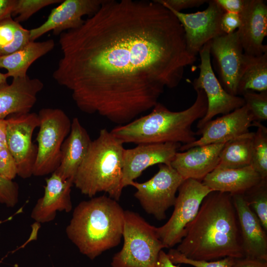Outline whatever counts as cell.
<instances>
[{
  "label": "cell",
  "instance_id": "obj_1",
  "mask_svg": "<svg viewBox=\"0 0 267 267\" xmlns=\"http://www.w3.org/2000/svg\"><path fill=\"white\" fill-rule=\"evenodd\" d=\"M59 43L53 79L81 111L118 126L152 109L196 60L179 20L157 0H103Z\"/></svg>",
  "mask_w": 267,
  "mask_h": 267
},
{
  "label": "cell",
  "instance_id": "obj_2",
  "mask_svg": "<svg viewBox=\"0 0 267 267\" xmlns=\"http://www.w3.org/2000/svg\"><path fill=\"white\" fill-rule=\"evenodd\" d=\"M176 250L187 258L215 261L244 257L232 195L210 192L203 200Z\"/></svg>",
  "mask_w": 267,
  "mask_h": 267
},
{
  "label": "cell",
  "instance_id": "obj_3",
  "mask_svg": "<svg viewBox=\"0 0 267 267\" xmlns=\"http://www.w3.org/2000/svg\"><path fill=\"white\" fill-rule=\"evenodd\" d=\"M124 219L117 201L104 195L92 197L75 208L66 233L81 253L93 260L120 244Z\"/></svg>",
  "mask_w": 267,
  "mask_h": 267
},
{
  "label": "cell",
  "instance_id": "obj_4",
  "mask_svg": "<svg viewBox=\"0 0 267 267\" xmlns=\"http://www.w3.org/2000/svg\"><path fill=\"white\" fill-rule=\"evenodd\" d=\"M195 90L196 99L186 109L172 111L158 102L148 114L127 124L117 126L110 132L123 144L191 143L197 139L192 126L205 115L208 108L203 90Z\"/></svg>",
  "mask_w": 267,
  "mask_h": 267
},
{
  "label": "cell",
  "instance_id": "obj_5",
  "mask_svg": "<svg viewBox=\"0 0 267 267\" xmlns=\"http://www.w3.org/2000/svg\"><path fill=\"white\" fill-rule=\"evenodd\" d=\"M123 143L106 129L92 140L79 168L73 185L81 193L93 197L104 192L118 201L121 196Z\"/></svg>",
  "mask_w": 267,
  "mask_h": 267
},
{
  "label": "cell",
  "instance_id": "obj_6",
  "mask_svg": "<svg viewBox=\"0 0 267 267\" xmlns=\"http://www.w3.org/2000/svg\"><path fill=\"white\" fill-rule=\"evenodd\" d=\"M123 237V247L113 257L111 267H155L160 252L166 248L156 227L131 211H125Z\"/></svg>",
  "mask_w": 267,
  "mask_h": 267
},
{
  "label": "cell",
  "instance_id": "obj_7",
  "mask_svg": "<svg viewBox=\"0 0 267 267\" xmlns=\"http://www.w3.org/2000/svg\"><path fill=\"white\" fill-rule=\"evenodd\" d=\"M38 114V150L33 175L41 177L52 174L59 167L61 146L70 133L72 121L59 108H42Z\"/></svg>",
  "mask_w": 267,
  "mask_h": 267
},
{
  "label": "cell",
  "instance_id": "obj_8",
  "mask_svg": "<svg viewBox=\"0 0 267 267\" xmlns=\"http://www.w3.org/2000/svg\"><path fill=\"white\" fill-rule=\"evenodd\" d=\"M178 191L171 217L163 225L156 227L159 238L168 248L181 241L187 226L195 218L203 200L212 192L202 181L193 179L184 180Z\"/></svg>",
  "mask_w": 267,
  "mask_h": 267
},
{
  "label": "cell",
  "instance_id": "obj_9",
  "mask_svg": "<svg viewBox=\"0 0 267 267\" xmlns=\"http://www.w3.org/2000/svg\"><path fill=\"white\" fill-rule=\"evenodd\" d=\"M184 179L171 166L159 165V171L143 182L132 181L134 197L144 210L158 220L166 217V211L174 205L176 192Z\"/></svg>",
  "mask_w": 267,
  "mask_h": 267
},
{
  "label": "cell",
  "instance_id": "obj_10",
  "mask_svg": "<svg viewBox=\"0 0 267 267\" xmlns=\"http://www.w3.org/2000/svg\"><path fill=\"white\" fill-rule=\"evenodd\" d=\"M7 144L14 160L17 175L28 178L33 175L37 145L32 142L35 130L40 125L38 114L27 113L11 115L5 119Z\"/></svg>",
  "mask_w": 267,
  "mask_h": 267
},
{
  "label": "cell",
  "instance_id": "obj_11",
  "mask_svg": "<svg viewBox=\"0 0 267 267\" xmlns=\"http://www.w3.org/2000/svg\"><path fill=\"white\" fill-rule=\"evenodd\" d=\"M210 43L211 41L207 43L199 52L200 73L192 83L194 90H203L208 101L207 112L197 123L198 130L216 115L228 114L245 104L243 97L228 93L216 77L211 62Z\"/></svg>",
  "mask_w": 267,
  "mask_h": 267
},
{
  "label": "cell",
  "instance_id": "obj_12",
  "mask_svg": "<svg viewBox=\"0 0 267 267\" xmlns=\"http://www.w3.org/2000/svg\"><path fill=\"white\" fill-rule=\"evenodd\" d=\"M207 2L208 5L206 9L194 13H186L168 8L183 27L188 51L196 56L207 43L225 34L221 25L224 11L215 0H208Z\"/></svg>",
  "mask_w": 267,
  "mask_h": 267
},
{
  "label": "cell",
  "instance_id": "obj_13",
  "mask_svg": "<svg viewBox=\"0 0 267 267\" xmlns=\"http://www.w3.org/2000/svg\"><path fill=\"white\" fill-rule=\"evenodd\" d=\"M210 51L221 85L228 93L237 95L244 56L237 31L211 40Z\"/></svg>",
  "mask_w": 267,
  "mask_h": 267
},
{
  "label": "cell",
  "instance_id": "obj_14",
  "mask_svg": "<svg viewBox=\"0 0 267 267\" xmlns=\"http://www.w3.org/2000/svg\"><path fill=\"white\" fill-rule=\"evenodd\" d=\"M181 144L168 142L138 144L124 149L123 155L122 186L130 185L149 167L156 164L171 166Z\"/></svg>",
  "mask_w": 267,
  "mask_h": 267
},
{
  "label": "cell",
  "instance_id": "obj_15",
  "mask_svg": "<svg viewBox=\"0 0 267 267\" xmlns=\"http://www.w3.org/2000/svg\"><path fill=\"white\" fill-rule=\"evenodd\" d=\"M254 121L253 115L245 104L207 123L196 133V135H201V137L191 143L181 145L179 150L184 151L195 146L226 142L249 133Z\"/></svg>",
  "mask_w": 267,
  "mask_h": 267
},
{
  "label": "cell",
  "instance_id": "obj_16",
  "mask_svg": "<svg viewBox=\"0 0 267 267\" xmlns=\"http://www.w3.org/2000/svg\"><path fill=\"white\" fill-rule=\"evenodd\" d=\"M103 0H65L51 11L46 20L40 26L30 30V41L52 31L60 35L65 31L75 29L84 22L83 17L94 14Z\"/></svg>",
  "mask_w": 267,
  "mask_h": 267
},
{
  "label": "cell",
  "instance_id": "obj_17",
  "mask_svg": "<svg viewBox=\"0 0 267 267\" xmlns=\"http://www.w3.org/2000/svg\"><path fill=\"white\" fill-rule=\"evenodd\" d=\"M240 24L237 30L244 53L260 56L267 52L263 44L267 35V5L263 0H246L239 13Z\"/></svg>",
  "mask_w": 267,
  "mask_h": 267
},
{
  "label": "cell",
  "instance_id": "obj_18",
  "mask_svg": "<svg viewBox=\"0 0 267 267\" xmlns=\"http://www.w3.org/2000/svg\"><path fill=\"white\" fill-rule=\"evenodd\" d=\"M244 257L267 261V236L259 219L243 194L232 195Z\"/></svg>",
  "mask_w": 267,
  "mask_h": 267
},
{
  "label": "cell",
  "instance_id": "obj_19",
  "mask_svg": "<svg viewBox=\"0 0 267 267\" xmlns=\"http://www.w3.org/2000/svg\"><path fill=\"white\" fill-rule=\"evenodd\" d=\"M43 87L40 79H31L28 75L13 78L10 84H0V120L11 115L30 112Z\"/></svg>",
  "mask_w": 267,
  "mask_h": 267
},
{
  "label": "cell",
  "instance_id": "obj_20",
  "mask_svg": "<svg viewBox=\"0 0 267 267\" xmlns=\"http://www.w3.org/2000/svg\"><path fill=\"white\" fill-rule=\"evenodd\" d=\"M226 142L198 146L178 152L171 166L184 180L202 181L217 167L221 151Z\"/></svg>",
  "mask_w": 267,
  "mask_h": 267
},
{
  "label": "cell",
  "instance_id": "obj_21",
  "mask_svg": "<svg viewBox=\"0 0 267 267\" xmlns=\"http://www.w3.org/2000/svg\"><path fill=\"white\" fill-rule=\"evenodd\" d=\"M73 181L63 180L56 173L46 179L44 194L39 198L31 214V218L38 223L53 221L57 211L67 213L72 209L71 199Z\"/></svg>",
  "mask_w": 267,
  "mask_h": 267
},
{
  "label": "cell",
  "instance_id": "obj_22",
  "mask_svg": "<svg viewBox=\"0 0 267 267\" xmlns=\"http://www.w3.org/2000/svg\"><path fill=\"white\" fill-rule=\"evenodd\" d=\"M90 137L79 119L72 121L69 135L62 143L59 167L54 172L63 180H74L91 142Z\"/></svg>",
  "mask_w": 267,
  "mask_h": 267
},
{
  "label": "cell",
  "instance_id": "obj_23",
  "mask_svg": "<svg viewBox=\"0 0 267 267\" xmlns=\"http://www.w3.org/2000/svg\"><path fill=\"white\" fill-rule=\"evenodd\" d=\"M262 178L251 165L236 169H215L202 182L212 191L244 194L259 184Z\"/></svg>",
  "mask_w": 267,
  "mask_h": 267
},
{
  "label": "cell",
  "instance_id": "obj_24",
  "mask_svg": "<svg viewBox=\"0 0 267 267\" xmlns=\"http://www.w3.org/2000/svg\"><path fill=\"white\" fill-rule=\"evenodd\" d=\"M52 39L43 42L30 41L20 49L12 54L0 57V68H5L8 77L24 78L30 66L36 60L54 48Z\"/></svg>",
  "mask_w": 267,
  "mask_h": 267
},
{
  "label": "cell",
  "instance_id": "obj_25",
  "mask_svg": "<svg viewBox=\"0 0 267 267\" xmlns=\"http://www.w3.org/2000/svg\"><path fill=\"white\" fill-rule=\"evenodd\" d=\"M247 90L267 91V52L256 56L244 53L237 95Z\"/></svg>",
  "mask_w": 267,
  "mask_h": 267
},
{
  "label": "cell",
  "instance_id": "obj_26",
  "mask_svg": "<svg viewBox=\"0 0 267 267\" xmlns=\"http://www.w3.org/2000/svg\"><path fill=\"white\" fill-rule=\"evenodd\" d=\"M254 134L249 132L227 141L221 151L216 169H236L251 165Z\"/></svg>",
  "mask_w": 267,
  "mask_h": 267
},
{
  "label": "cell",
  "instance_id": "obj_27",
  "mask_svg": "<svg viewBox=\"0 0 267 267\" xmlns=\"http://www.w3.org/2000/svg\"><path fill=\"white\" fill-rule=\"evenodd\" d=\"M30 41V30L11 17L0 22V57L13 53Z\"/></svg>",
  "mask_w": 267,
  "mask_h": 267
},
{
  "label": "cell",
  "instance_id": "obj_28",
  "mask_svg": "<svg viewBox=\"0 0 267 267\" xmlns=\"http://www.w3.org/2000/svg\"><path fill=\"white\" fill-rule=\"evenodd\" d=\"M252 126L257 130L253 138L251 165L262 180H267V129L258 121H254Z\"/></svg>",
  "mask_w": 267,
  "mask_h": 267
},
{
  "label": "cell",
  "instance_id": "obj_29",
  "mask_svg": "<svg viewBox=\"0 0 267 267\" xmlns=\"http://www.w3.org/2000/svg\"><path fill=\"white\" fill-rule=\"evenodd\" d=\"M243 195L248 205L255 213L267 231V180H262L259 184Z\"/></svg>",
  "mask_w": 267,
  "mask_h": 267
},
{
  "label": "cell",
  "instance_id": "obj_30",
  "mask_svg": "<svg viewBox=\"0 0 267 267\" xmlns=\"http://www.w3.org/2000/svg\"><path fill=\"white\" fill-rule=\"evenodd\" d=\"M0 175L9 180L17 176L15 164L6 142L5 119L0 120Z\"/></svg>",
  "mask_w": 267,
  "mask_h": 267
},
{
  "label": "cell",
  "instance_id": "obj_31",
  "mask_svg": "<svg viewBox=\"0 0 267 267\" xmlns=\"http://www.w3.org/2000/svg\"><path fill=\"white\" fill-rule=\"evenodd\" d=\"M242 95L255 121L267 119V91L256 92L252 90L245 91Z\"/></svg>",
  "mask_w": 267,
  "mask_h": 267
},
{
  "label": "cell",
  "instance_id": "obj_32",
  "mask_svg": "<svg viewBox=\"0 0 267 267\" xmlns=\"http://www.w3.org/2000/svg\"><path fill=\"white\" fill-rule=\"evenodd\" d=\"M62 0H16L12 15L18 16L16 21L20 23L28 19L32 15L43 8L57 3Z\"/></svg>",
  "mask_w": 267,
  "mask_h": 267
},
{
  "label": "cell",
  "instance_id": "obj_33",
  "mask_svg": "<svg viewBox=\"0 0 267 267\" xmlns=\"http://www.w3.org/2000/svg\"><path fill=\"white\" fill-rule=\"evenodd\" d=\"M167 254L175 264H187L194 267H232L234 260V258L227 257L211 261L194 260L186 258L174 249H170Z\"/></svg>",
  "mask_w": 267,
  "mask_h": 267
},
{
  "label": "cell",
  "instance_id": "obj_34",
  "mask_svg": "<svg viewBox=\"0 0 267 267\" xmlns=\"http://www.w3.org/2000/svg\"><path fill=\"white\" fill-rule=\"evenodd\" d=\"M19 195L18 183L0 175V204L14 207L19 201Z\"/></svg>",
  "mask_w": 267,
  "mask_h": 267
},
{
  "label": "cell",
  "instance_id": "obj_35",
  "mask_svg": "<svg viewBox=\"0 0 267 267\" xmlns=\"http://www.w3.org/2000/svg\"><path fill=\"white\" fill-rule=\"evenodd\" d=\"M167 8L178 12L182 9L199 7L207 2L206 0H157Z\"/></svg>",
  "mask_w": 267,
  "mask_h": 267
},
{
  "label": "cell",
  "instance_id": "obj_36",
  "mask_svg": "<svg viewBox=\"0 0 267 267\" xmlns=\"http://www.w3.org/2000/svg\"><path fill=\"white\" fill-rule=\"evenodd\" d=\"M240 24L239 14L224 12L221 18V25L222 31L229 34L236 31Z\"/></svg>",
  "mask_w": 267,
  "mask_h": 267
},
{
  "label": "cell",
  "instance_id": "obj_37",
  "mask_svg": "<svg viewBox=\"0 0 267 267\" xmlns=\"http://www.w3.org/2000/svg\"><path fill=\"white\" fill-rule=\"evenodd\" d=\"M224 12L239 14L243 10L246 0H215Z\"/></svg>",
  "mask_w": 267,
  "mask_h": 267
},
{
  "label": "cell",
  "instance_id": "obj_38",
  "mask_svg": "<svg viewBox=\"0 0 267 267\" xmlns=\"http://www.w3.org/2000/svg\"><path fill=\"white\" fill-rule=\"evenodd\" d=\"M232 267H267V261L245 257L234 258Z\"/></svg>",
  "mask_w": 267,
  "mask_h": 267
},
{
  "label": "cell",
  "instance_id": "obj_39",
  "mask_svg": "<svg viewBox=\"0 0 267 267\" xmlns=\"http://www.w3.org/2000/svg\"><path fill=\"white\" fill-rule=\"evenodd\" d=\"M16 2V0H0V22L11 17Z\"/></svg>",
  "mask_w": 267,
  "mask_h": 267
},
{
  "label": "cell",
  "instance_id": "obj_40",
  "mask_svg": "<svg viewBox=\"0 0 267 267\" xmlns=\"http://www.w3.org/2000/svg\"><path fill=\"white\" fill-rule=\"evenodd\" d=\"M155 267H179L176 266L170 259L167 253L162 250L158 256Z\"/></svg>",
  "mask_w": 267,
  "mask_h": 267
},
{
  "label": "cell",
  "instance_id": "obj_41",
  "mask_svg": "<svg viewBox=\"0 0 267 267\" xmlns=\"http://www.w3.org/2000/svg\"><path fill=\"white\" fill-rule=\"evenodd\" d=\"M7 78L6 73L3 74L0 72V84L7 83Z\"/></svg>",
  "mask_w": 267,
  "mask_h": 267
}]
</instances>
